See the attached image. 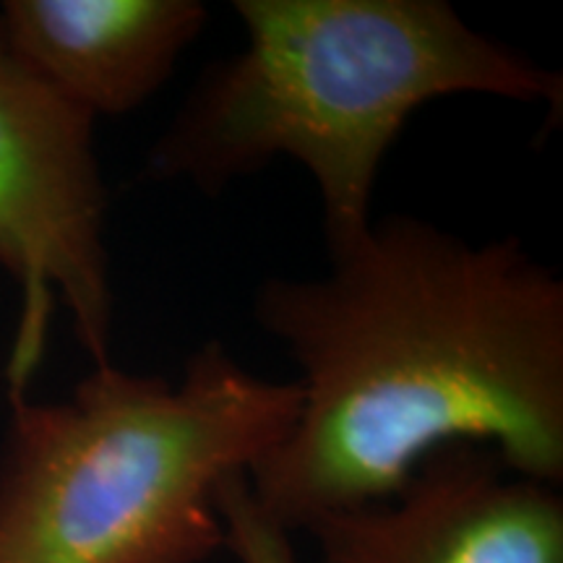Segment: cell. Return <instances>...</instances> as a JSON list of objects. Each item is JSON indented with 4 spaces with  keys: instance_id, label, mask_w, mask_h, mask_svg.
<instances>
[{
    "instance_id": "52a82bcc",
    "label": "cell",
    "mask_w": 563,
    "mask_h": 563,
    "mask_svg": "<svg viewBox=\"0 0 563 563\" xmlns=\"http://www.w3.org/2000/svg\"><path fill=\"white\" fill-rule=\"evenodd\" d=\"M224 525V548L238 563H298L292 534L274 525L251 498L245 473L230 475L217 493Z\"/></svg>"
},
{
    "instance_id": "7a4b0ae2",
    "label": "cell",
    "mask_w": 563,
    "mask_h": 563,
    "mask_svg": "<svg viewBox=\"0 0 563 563\" xmlns=\"http://www.w3.org/2000/svg\"><path fill=\"white\" fill-rule=\"evenodd\" d=\"M245 47L214 63L144 162L214 196L274 159L316 183L327 253L371 228L378 170L422 104L488 95L563 115V76L473 30L446 0H235Z\"/></svg>"
},
{
    "instance_id": "5b68a950",
    "label": "cell",
    "mask_w": 563,
    "mask_h": 563,
    "mask_svg": "<svg viewBox=\"0 0 563 563\" xmlns=\"http://www.w3.org/2000/svg\"><path fill=\"white\" fill-rule=\"evenodd\" d=\"M306 532L316 563H563V496L511 473L490 449L452 443L391 498Z\"/></svg>"
},
{
    "instance_id": "277c9868",
    "label": "cell",
    "mask_w": 563,
    "mask_h": 563,
    "mask_svg": "<svg viewBox=\"0 0 563 563\" xmlns=\"http://www.w3.org/2000/svg\"><path fill=\"white\" fill-rule=\"evenodd\" d=\"M95 123L42 81L0 30V269L21 292L9 394L30 391L58 302L91 363H110L115 298Z\"/></svg>"
},
{
    "instance_id": "6da1fadb",
    "label": "cell",
    "mask_w": 563,
    "mask_h": 563,
    "mask_svg": "<svg viewBox=\"0 0 563 563\" xmlns=\"http://www.w3.org/2000/svg\"><path fill=\"white\" fill-rule=\"evenodd\" d=\"M253 319L300 378L285 439L245 473L285 532L386 501L452 443L563 481V279L519 238L389 214L321 277H269Z\"/></svg>"
},
{
    "instance_id": "3957f363",
    "label": "cell",
    "mask_w": 563,
    "mask_h": 563,
    "mask_svg": "<svg viewBox=\"0 0 563 563\" xmlns=\"http://www.w3.org/2000/svg\"><path fill=\"white\" fill-rule=\"evenodd\" d=\"M9 407L0 563H203L224 548L220 485L285 439L300 389L207 342L178 382L104 363L66 399Z\"/></svg>"
},
{
    "instance_id": "8992f818",
    "label": "cell",
    "mask_w": 563,
    "mask_h": 563,
    "mask_svg": "<svg viewBox=\"0 0 563 563\" xmlns=\"http://www.w3.org/2000/svg\"><path fill=\"white\" fill-rule=\"evenodd\" d=\"M201 0H9L0 30L42 81L87 115L121 118L170 81L201 37Z\"/></svg>"
}]
</instances>
